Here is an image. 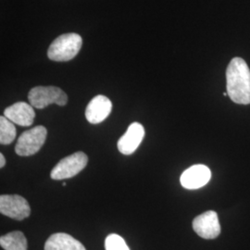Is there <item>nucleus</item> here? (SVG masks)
Segmentation results:
<instances>
[{
    "instance_id": "nucleus-1",
    "label": "nucleus",
    "mask_w": 250,
    "mask_h": 250,
    "mask_svg": "<svg viewBox=\"0 0 250 250\" xmlns=\"http://www.w3.org/2000/svg\"><path fill=\"white\" fill-rule=\"evenodd\" d=\"M227 93L232 102L250 104V70L245 60L233 58L226 69Z\"/></svg>"
},
{
    "instance_id": "nucleus-2",
    "label": "nucleus",
    "mask_w": 250,
    "mask_h": 250,
    "mask_svg": "<svg viewBox=\"0 0 250 250\" xmlns=\"http://www.w3.org/2000/svg\"><path fill=\"white\" fill-rule=\"evenodd\" d=\"M83 40L78 34H64L56 38L47 50L48 58L58 62H69L79 53Z\"/></svg>"
},
{
    "instance_id": "nucleus-3",
    "label": "nucleus",
    "mask_w": 250,
    "mask_h": 250,
    "mask_svg": "<svg viewBox=\"0 0 250 250\" xmlns=\"http://www.w3.org/2000/svg\"><path fill=\"white\" fill-rule=\"evenodd\" d=\"M28 100L36 108H45L51 105L65 106L68 102V96L63 90L56 86H36L29 92Z\"/></svg>"
},
{
    "instance_id": "nucleus-4",
    "label": "nucleus",
    "mask_w": 250,
    "mask_h": 250,
    "mask_svg": "<svg viewBox=\"0 0 250 250\" xmlns=\"http://www.w3.org/2000/svg\"><path fill=\"white\" fill-rule=\"evenodd\" d=\"M47 135V130L44 126H36L24 132L19 137L15 151L19 156L29 157L36 154L44 146Z\"/></svg>"
},
{
    "instance_id": "nucleus-5",
    "label": "nucleus",
    "mask_w": 250,
    "mask_h": 250,
    "mask_svg": "<svg viewBox=\"0 0 250 250\" xmlns=\"http://www.w3.org/2000/svg\"><path fill=\"white\" fill-rule=\"evenodd\" d=\"M88 162V158L83 152H75L60 161L51 170L50 177L53 180L72 178L83 170Z\"/></svg>"
},
{
    "instance_id": "nucleus-6",
    "label": "nucleus",
    "mask_w": 250,
    "mask_h": 250,
    "mask_svg": "<svg viewBox=\"0 0 250 250\" xmlns=\"http://www.w3.org/2000/svg\"><path fill=\"white\" fill-rule=\"evenodd\" d=\"M0 212L16 221H22L31 214V208L26 199L19 195H2Z\"/></svg>"
},
{
    "instance_id": "nucleus-7",
    "label": "nucleus",
    "mask_w": 250,
    "mask_h": 250,
    "mask_svg": "<svg viewBox=\"0 0 250 250\" xmlns=\"http://www.w3.org/2000/svg\"><path fill=\"white\" fill-rule=\"evenodd\" d=\"M193 229L204 239H214L221 233L218 215L212 210L198 215L193 221Z\"/></svg>"
},
{
    "instance_id": "nucleus-8",
    "label": "nucleus",
    "mask_w": 250,
    "mask_h": 250,
    "mask_svg": "<svg viewBox=\"0 0 250 250\" xmlns=\"http://www.w3.org/2000/svg\"><path fill=\"white\" fill-rule=\"evenodd\" d=\"M211 178V171L202 164L194 165L185 170L181 175V185L189 190L203 188Z\"/></svg>"
},
{
    "instance_id": "nucleus-9",
    "label": "nucleus",
    "mask_w": 250,
    "mask_h": 250,
    "mask_svg": "<svg viewBox=\"0 0 250 250\" xmlns=\"http://www.w3.org/2000/svg\"><path fill=\"white\" fill-rule=\"evenodd\" d=\"M145 137V128L139 123H133L118 141V149L124 155L133 154Z\"/></svg>"
},
{
    "instance_id": "nucleus-10",
    "label": "nucleus",
    "mask_w": 250,
    "mask_h": 250,
    "mask_svg": "<svg viewBox=\"0 0 250 250\" xmlns=\"http://www.w3.org/2000/svg\"><path fill=\"white\" fill-rule=\"evenodd\" d=\"M112 108V103L107 97L99 95L89 102L85 109L86 120L92 125H98L107 119Z\"/></svg>"
},
{
    "instance_id": "nucleus-11",
    "label": "nucleus",
    "mask_w": 250,
    "mask_h": 250,
    "mask_svg": "<svg viewBox=\"0 0 250 250\" xmlns=\"http://www.w3.org/2000/svg\"><path fill=\"white\" fill-rule=\"evenodd\" d=\"M4 116L7 117L15 125L30 126L35 121L36 112L31 104L26 102H18L7 107L4 110Z\"/></svg>"
},
{
    "instance_id": "nucleus-12",
    "label": "nucleus",
    "mask_w": 250,
    "mask_h": 250,
    "mask_svg": "<svg viewBox=\"0 0 250 250\" xmlns=\"http://www.w3.org/2000/svg\"><path fill=\"white\" fill-rule=\"evenodd\" d=\"M45 250H86L83 244L72 235L58 232L52 234L45 242Z\"/></svg>"
},
{
    "instance_id": "nucleus-13",
    "label": "nucleus",
    "mask_w": 250,
    "mask_h": 250,
    "mask_svg": "<svg viewBox=\"0 0 250 250\" xmlns=\"http://www.w3.org/2000/svg\"><path fill=\"white\" fill-rule=\"evenodd\" d=\"M0 246L4 250H27V240L23 232L14 231L0 237Z\"/></svg>"
},
{
    "instance_id": "nucleus-14",
    "label": "nucleus",
    "mask_w": 250,
    "mask_h": 250,
    "mask_svg": "<svg viewBox=\"0 0 250 250\" xmlns=\"http://www.w3.org/2000/svg\"><path fill=\"white\" fill-rule=\"evenodd\" d=\"M16 137V128L11 121L7 117H0V143L9 145Z\"/></svg>"
},
{
    "instance_id": "nucleus-15",
    "label": "nucleus",
    "mask_w": 250,
    "mask_h": 250,
    "mask_svg": "<svg viewBox=\"0 0 250 250\" xmlns=\"http://www.w3.org/2000/svg\"><path fill=\"white\" fill-rule=\"evenodd\" d=\"M106 250H130L125 240L116 233L107 235L105 240Z\"/></svg>"
},
{
    "instance_id": "nucleus-16",
    "label": "nucleus",
    "mask_w": 250,
    "mask_h": 250,
    "mask_svg": "<svg viewBox=\"0 0 250 250\" xmlns=\"http://www.w3.org/2000/svg\"><path fill=\"white\" fill-rule=\"evenodd\" d=\"M6 164V159L3 154H0V168H3Z\"/></svg>"
}]
</instances>
